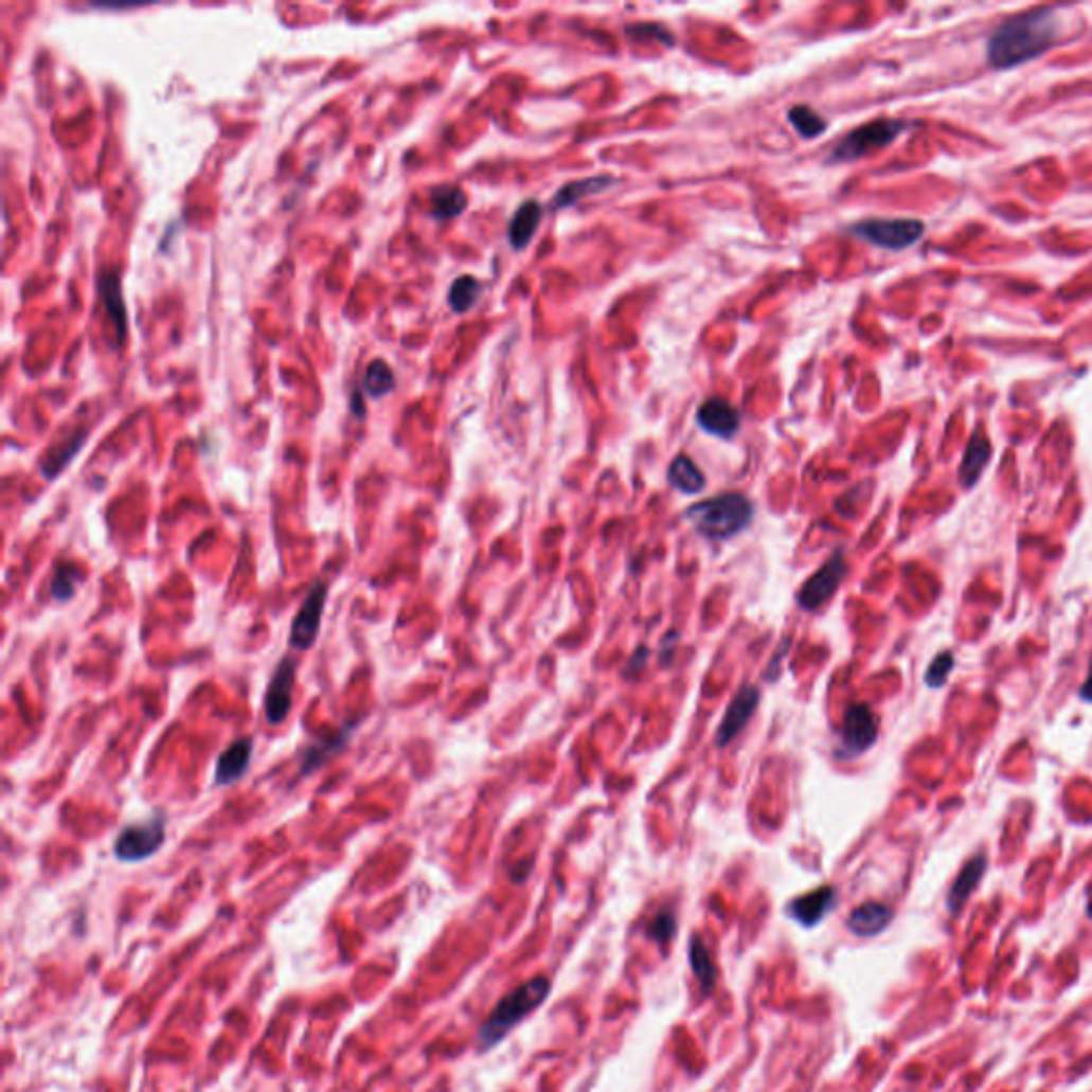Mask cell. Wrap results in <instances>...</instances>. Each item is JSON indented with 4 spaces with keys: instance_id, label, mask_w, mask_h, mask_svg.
<instances>
[{
    "instance_id": "cell-1",
    "label": "cell",
    "mask_w": 1092,
    "mask_h": 1092,
    "mask_svg": "<svg viewBox=\"0 0 1092 1092\" xmlns=\"http://www.w3.org/2000/svg\"><path fill=\"white\" fill-rule=\"evenodd\" d=\"M1058 39L1056 10H1035L1005 20L988 39V65L1014 69L1048 52Z\"/></svg>"
},
{
    "instance_id": "cell-2",
    "label": "cell",
    "mask_w": 1092,
    "mask_h": 1092,
    "mask_svg": "<svg viewBox=\"0 0 1092 1092\" xmlns=\"http://www.w3.org/2000/svg\"><path fill=\"white\" fill-rule=\"evenodd\" d=\"M685 519L692 527L711 540H728L740 534L753 519V506L742 494H721L694 504Z\"/></svg>"
},
{
    "instance_id": "cell-3",
    "label": "cell",
    "mask_w": 1092,
    "mask_h": 1092,
    "mask_svg": "<svg viewBox=\"0 0 1092 1092\" xmlns=\"http://www.w3.org/2000/svg\"><path fill=\"white\" fill-rule=\"evenodd\" d=\"M551 982L547 978H534L525 982L523 986L508 992L491 1012V1016L485 1020L483 1028L479 1031V1045L483 1050H489L498 1045L521 1020H525L532 1012H536L544 999L549 997Z\"/></svg>"
},
{
    "instance_id": "cell-4",
    "label": "cell",
    "mask_w": 1092,
    "mask_h": 1092,
    "mask_svg": "<svg viewBox=\"0 0 1092 1092\" xmlns=\"http://www.w3.org/2000/svg\"><path fill=\"white\" fill-rule=\"evenodd\" d=\"M907 128H909V124L902 120L869 122V124L852 130L849 135H845L833 147V151L828 156V163L839 165V163H854L858 159H864V156L890 145Z\"/></svg>"
},
{
    "instance_id": "cell-5",
    "label": "cell",
    "mask_w": 1092,
    "mask_h": 1092,
    "mask_svg": "<svg viewBox=\"0 0 1092 1092\" xmlns=\"http://www.w3.org/2000/svg\"><path fill=\"white\" fill-rule=\"evenodd\" d=\"M856 237L883 248L892 252H900L911 248L919 241L926 227L919 220H905V218H879V220H864L849 229Z\"/></svg>"
},
{
    "instance_id": "cell-6",
    "label": "cell",
    "mask_w": 1092,
    "mask_h": 1092,
    "mask_svg": "<svg viewBox=\"0 0 1092 1092\" xmlns=\"http://www.w3.org/2000/svg\"><path fill=\"white\" fill-rule=\"evenodd\" d=\"M165 843V816L156 813L145 822L126 826L113 845V854L122 862H141L159 852Z\"/></svg>"
},
{
    "instance_id": "cell-7",
    "label": "cell",
    "mask_w": 1092,
    "mask_h": 1092,
    "mask_svg": "<svg viewBox=\"0 0 1092 1092\" xmlns=\"http://www.w3.org/2000/svg\"><path fill=\"white\" fill-rule=\"evenodd\" d=\"M325 602H327V585L325 583H315L309 589V593L305 595L299 612L294 614V621L290 626V647L297 649V651H307L315 647L319 634H321V621H323V612H325Z\"/></svg>"
},
{
    "instance_id": "cell-8",
    "label": "cell",
    "mask_w": 1092,
    "mask_h": 1092,
    "mask_svg": "<svg viewBox=\"0 0 1092 1092\" xmlns=\"http://www.w3.org/2000/svg\"><path fill=\"white\" fill-rule=\"evenodd\" d=\"M845 570H847L845 557L841 551H837L811 578H807V583L803 585V589L799 593V604L805 610L822 608L841 587V583L845 578Z\"/></svg>"
},
{
    "instance_id": "cell-9",
    "label": "cell",
    "mask_w": 1092,
    "mask_h": 1092,
    "mask_svg": "<svg viewBox=\"0 0 1092 1092\" xmlns=\"http://www.w3.org/2000/svg\"><path fill=\"white\" fill-rule=\"evenodd\" d=\"M294 679H297V662H294V658L286 656L275 666L273 677L267 687V694H265V717L271 726H280L288 717L290 704H292Z\"/></svg>"
},
{
    "instance_id": "cell-10",
    "label": "cell",
    "mask_w": 1092,
    "mask_h": 1092,
    "mask_svg": "<svg viewBox=\"0 0 1092 1092\" xmlns=\"http://www.w3.org/2000/svg\"><path fill=\"white\" fill-rule=\"evenodd\" d=\"M879 734V721L871 706L866 704H852L845 711L843 728H841V742L849 755H860L869 751Z\"/></svg>"
},
{
    "instance_id": "cell-11",
    "label": "cell",
    "mask_w": 1092,
    "mask_h": 1092,
    "mask_svg": "<svg viewBox=\"0 0 1092 1092\" xmlns=\"http://www.w3.org/2000/svg\"><path fill=\"white\" fill-rule=\"evenodd\" d=\"M757 702H759V692L755 687H745L734 696V700L730 702V706L721 719V726L715 734L717 747L730 745L742 732V728L753 717Z\"/></svg>"
},
{
    "instance_id": "cell-12",
    "label": "cell",
    "mask_w": 1092,
    "mask_h": 1092,
    "mask_svg": "<svg viewBox=\"0 0 1092 1092\" xmlns=\"http://www.w3.org/2000/svg\"><path fill=\"white\" fill-rule=\"evenodd\" d=\"M696 420L698 425L715 435V437H734L740 429V414L738 410L728 404L726 399H719V397H711L706 399L700 408H698V414H696Z\"/></svg>"
},
{
    "instance_id": "cell-13",
    "label": "cell",
    "mask_w": 1092,
    "mask_h": 1092,
    "mask_svg": "<svg viewBox=\"0 0 1092 1092\" xmlns=\"http://www.w3.org/2000/svg\"><path fill=\"white\" fill-rule=\"evenodd\" d=\"M252 751H254L252 738H241V740H235L231 747H227L216 762V772H214L216 784L231 786V784L239 782V778L246 774V770L250 768Z\"/></svg>"
},
{
    "instance_id": "cell-14",
    "label": "cell",
    "mask_w": 1092,
    "mask_h": 1092,
    "mask_svg": "<svg viewBox=\"0 0 1092 1092\" xmlns=\"http://www.w3.org/2000/svg\"><path fill=\"white\" fill-rule=\"evenodd\" d=\"M986 869H988V860L984 854L980 856H973L959 873V877L954 879L950 892H948V911L950 915H959L961 909L965 907V902L969 900V896L978 890L980 881L984 879L986 875Z\"/></svg>"
},
{
    "instance_id": "cell-15",
    "label": "cell",
    "mask_w": 1092,
    "mask_h": 1092,
    "mask_svg": "<svg viewBox=\"0 0 1092 1092\" xmlns=\"http://www.w3.org/2000/svg\"><path fill=\"white\" fill-rule=\"evenodd\" d=\"M835 902H837V890L833 885H822V888L796 898L790 905V913L803 926H816L826 917V913L835 907Z\"/></svg>"
},
{
    "instance_id": "cell-16",
    "label": "cell",
    "mask_w": 1092,
    "mask_h": 1092,
    "mask_svg": "<svg viewBox=\"0 0 1092 1092\" xmlns=\"http://www.w3.org/2000/svg\"><path fill=\"white\" fill-rule=\"evenodd\" d=\"M892 917H894V911L888 905L869 900L852 911L847 926L854 934H858V937H875V934H879L888 928Z\"/></svg>"
},
{
    "instance_id": "cell-17",
    "label": "cell",
    "mask_w": 1092,
    "mask_h": 1092,
    "mask_svg": "<svg viewBox=\"0 0 1092 1092\" xmlns=\"http://www.w3.org/2000/svg\"><path fill=\"white\" fill-rule=\"evenodd\" d=\"M99 290H101V299H103L105 309H107V317L111 319V323L115 327V338L122 344L124 338H126V307H124V299H122L120 275L115 271L101 273L99 275Z\"/></svg>"
},
{
    "instance_id": "cell-18",
    "label": "cell",
    "mask_w": 1092,
    "mask_h": 1092,
    "mask_svg": "<svg viewBox=\"0 0 1092 1092\" xmlns=\"http://www.w3.org/2000/svg\"><path fill=\"white\" fill-rule=\"evenodd\" d=\"M990 454H992V446H990V440L984 435V431H978L967 450H965V457H963V463H961V472H959V479H961V485L965 489L973 487L982 472L986 470V465L990 461Z\"/></svg>"
},
{
    "instance_id": "cell-19",
    "label": "cell",
    "mask_w": 1092,
    "mask_h": 1092,
    "mask_svg": "<svg viewBox=\"0 0 1092 1092\" xmlns=\"http://www.w3.org/2000/svg\"><path fill=\"white\" fill-rule=\"evenodd\" d=\"M542 216V205L534 199L525 201L513 216L508 227V241L515 250H523L532 244Z\"/></svg>"
},
{
    "instance_id": "cell-20",
    "label": "cell",
    "mask_w": 1092,
    "mask_h": 1092,
    "mask_svg": "<svg viewBox=\"0 0 1092 1092\" xmlns=\"http://www.w3.org/2000/svg\"><path fill=\"white\" fill-rule=\"evenodd\" d=\"M668 483H670L677 491H681V494H685V496H696V494H700V491L704 489L706 479H704V475L700 472V467H698L690 457L679 454V457L670 463V467H668Z\"/></svg>"
},
{
    "instance_id": "cell-21",
    "label": "cell",
    "mask_w": 1092,
    "mask_h": 1092,
    "mask_svg": "<svg viewBox=\"0 0 1092 1092\" xmlns=\"http://www.w3.org/2000/svg\"><path fill=\"white\" fill-rule=\"evenodd\" d=\"M614 180L608 178V176H595V178H587V180H578V182H572V184H566L557 197L553 199L551 203V210H563V208H570V205H576L578 201L591 197V195H597V193H604Z\"/></svg>"
},
{
    "instance_id": "cell-22",
    "label": "cell",
    "mask_w": 1092,
    "mask_h": 1092,
    "mask_svg": "<svg viewBox=\"0 0 1092 1092\" xmlns=\"http://www.w3.org/2000/svg\"><path fill=\"white\" fill-rule=\"evenodd\" d=\"M353 728H344L340 730L338 734L329 736V738H323L315 745H309L303 753V759H301V774H309L315 772L317 768H321L325 764V759L329 755H334L336 751H340L344 747V742L348 740V734H351Z\"/></svg>"
},
{
    "instance_id": "cell-23",
    "label": "cell",
    "mask_w": 1092,
    "mask_h": 1092,
    "mask_svg": "<svg viewBox=\"0 0 1092 1092\" xmlns=\"http://www.w3.org/2000/svg\"><path fill=\"white\" fill-rule=\"evenodd\" d=\"M429 203H431V216L433 218L450 220V218H457L459 214H463V210L467 208V197H465V193L461 189L437 186V189L431 191Z\"/></svg>"
},
{
    "instance_id": "cell-24",
    "label": "cell",
    "mask_w": 1092,
    "mask_h": 1092,
    "mask_svg": "<svg viewBox=\"0 0 1092 1092\" xmlns=\"http://www.w3.org/2000/svg\"><path fill=\"white\" fill-rule=\"evenodd\" d=\"M481 290H483V284L477 278H472V275L457 278L448 292V303H450L452 311L463 315V311L472 309L481 297Z\"/></svg>"
},
{
    "instance_id": "cell-25",
    "label": "cell",
    "mask_w": 1092,
    "mask_h": 1092,
    "mask_svg": "<svg viewBox=\"0 0 1092 1092\" xmlns=\"http://www.w3.org/2000/svg\"><path fill=\"white\" fill-rule=\"evenodd\" d=\"M84 440H86V433H84V431H79L77 435H73V437H71V440H67L65 444H60V446H56L54 450H50V454H48V457L43 459V463H41V472H43V477H46V479H56V477L65 470V465H67V463H69V461L79 452V448H82Z\"/></svg>"
},
{
    "instance_id": "cell-26",
    "label": "cell",
    "mask_w": 1092,
    "mask_h": 1092,
    "mask_svg": "<svg viewBox=\"0 0 1092 1092\" xmlns=\"http://www.w3.org/2000/svg\"><path fill=\"white\" fill-rule=\"evenodd\" d=\"M788 120L796 128V132L805 139H816L828 130V122L816 109H811L807 105L792 107L788 111Z\"/></svg>"
},
{
    "instance_id": "cell-27",
    "label": "cell",
    "mask_w": 1092,
    "mask_h": 1092,
    "mask_svg": "<svg viewBox=\"0 0 1092 1092\" xmlns=\"http://www.w3.org/2000/svg\"><path fill=\"white\" fill-rule=\"evenodd\" d=\"M84 580V572L71 563H65V566H58L54 576H52V595L54 599L58 602H67L69 597L75 595V589L77 585Z\"/></svg>"
},
{
    "instance_id": "cell-28",
    "label": "cell",
    "mask_w": 1092,
    "mask_h": 1092,
    "mask_svg": "<svg viewBox=\"0 0 1092 1092\" xmlns=\"http://www.w3.org/2000/svg\"><path fill=\"white\" fill-rule=\"evenodd\" d=\"M690 961H692L694 973L700 980L702 988L711 990L715 986V980H717V969L713 965V959H711L709 950L704 948V944L698 937L694 939V944L690 948Z\"/></svg>"
},
{
    "instance_id": "cell-29",
    "label": "cell",
    "mask_w": 1092,
    "mask_h": 1092,
    "mask_svg": "<svg viewBox=\"0 0 1092 1092\" xmlns=\"http://www.w3.org/2000/svg\"><path fill=\"white\" fill-rule=\"evenodd\" d=\"M393 387H395L393 370L382 359L372 361L365 372V391L372 397H384Z\"/></svg>"
},
{
    "instance_id": "cell-30",
    "label": "cell",
    "mask_w": 1092,
    "mask_h": 1092,
    "mask_svg": "<svg viewBox=\"0 0 1092 1092\" xmlns=\"http://www.w3.org/2000/svg\"><path fill=\"white\" fill-rule=\"evenodd\" d=\"M954 664H956V660H954V656L950 651L939 654L937 658L932 660V664L926 670V685L932 687V690L944 687L948 683V677H950Z\"/></svg>"
},
{
    "instance_id": "cell-31",
    "label": "cell",
    "mask_w": 1092,
    "mask_h": 1092,
    "mask_svg": "<svg viewBox=\"0 0 1092 1092\" xmlns=\"http://www.w3.org/2000/svg\"><path fill=\"white\" fill-rule=\"evenodd\" d=\"M675 928H677V924H675V915H673L670 911H662V913H658V915L651 919V924H649V934H651L654 939H658L660 944H666V942L673 937Z\"/></svg>"
},
{
    "instance_id": "cell-32",
    "label": "cell",
    "mask_w": 1092,
    "mask_h": 1092,
    "mask_svg": "<svg viewBox=\"0 0 1092 1092\" xmlns=\"http://www.w3.org/2000/svg\"><path fill=\"white\" fill-rule=\"evenodd\" d=\"M1079 698L1086 700V702H1092V664H1090V675L1088 679L1084 681V685L1079 687Z\"/></svg>"
},
{
    "instance_id": "cell-33",
    "label": "cell",
    "mask_w": 1092,
    "mask_h": 1092,
    "mask_svg": "<svg viewBox=\"0 0 1092 1092\" xmlns=\"http://www.w3.org/2000/svg\"><path fill=\"white\" fill-rule=\"evenodd\" d=\"M1086 915L1092 919V900H1088V905H1086Z\"/></svg>"
}]
</instances>
